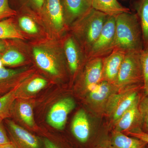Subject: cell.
I'll return each mask as SVG.
<instances>
[{
  "instance_id": "cell-1",
  "label": "cell",
  "mask_w": 148,
  "mask_h": 148,
  "mask_svg": "<svg viewBox=\"0 0 148 148\" xmlns=\"http://www.w3.org/2000/svg\"><path fill=\"white\" fill-rule=\"evenodd\" d=\"M116 21L115 49L125 53L142 51L144 44L142 29L137 14L124 12L115 17Z\"/></svg>"
},
{
  "instance_id": "cell-2",
  "label": "cell",
  "mask_w": 148,
  "mask_h": 148,
  "mask_svg": "<svg viewBox=\"0 0 148 148\" xmlns=\"http://www.w3.org/2000/svg\"><path fill=\"white\" fill-rule=\"evenodd\" d=\"M108 16L92 8L75 21L77 22L74 26V32L79 39L86 58L101 34Z\"/></svg>"
},
{
  "instance_id": "cell-3",
  "label": "cell",
  "mask_w": 148,
  "mask_h": 148,
  "mask_svg": "<svg viewBox=\"0 0 148 148\" xmlns=\"http://www.w3.org/2000/svg\"><path fill=\"white\" fill-rule=\"evenodd\" d=\"M141 51L126 52L114 84L116 87L123 88L139 84L143 81L141 66Z\"/></svg>"
},
{
  "instance_id": "cell-4",
  "label": "cell",
  "mask_w": 148,
  "mask_h": 148,
  "mask_svg": "<svg viewBox=\"0 0 148 148\" xmlns=\"http://www.w3.org/2000/svg\"><path fill=\"white\" fill-rule=\"evenodd\" d=\"M115 18L108 16L98 39L88 54L86 60L104 58L112 52L115 42Z\"/></svg>"
},
{
  "instance_id": "cell-5",
  "label": "cell",
  "mask_w": 148,
  "mask_h": 148,
  "mask_svg": "<svg viewBox=\"0 0 148 148\" xmlns=\"http://www.w3.org/2000/svg\"><path fill=\"white\" fill-rule=\"evenodd\" d=\"M75 106V101L71 98H65L58 101L52 106L48 114V123L55 129L62 130L65 127L68 115Z\"/></svg>"
},
{
  "instance_id": "cell-6",
  "label": "cell",
  "mask_w": 148,
  "mask_h": 148,
  "mask_svg": "<svg viewBox=\"0 0 148 148\" xmlns=\"http://www.w3.org/2000/svg\"><path fill=\"white\" fill-rule=\"evenodd\" d=\"M125 53L123 51L114 49L112 53L103 58V80L114 84Z\"/></svg>"
},
{
  "instance_id": "cell-7",
  "label": "cell",
  "mask_w": 148,
  "mask_h": 148,
  "mask_svg": "<svg viewBox=\"0 0 148 148\" xmlns=\"http://www.w3.org/2000/svg\"><path fill=\"white\" fill-rule=\"evenodd\" d=\"M92 0H60L64 19L73 22L82 17L92 8Z\"/></svg>"
},
{
  "instance_id": "cell-8",
  "label": "cell",
  "mask_w": 148,
  "mask_h": 148,
  "mask_svg": "<svg viewBox=\"0 0 148 148\" xmlns=\"http://www.w3.org/2000/svg\"><path fill=\"white\" fill-rule=\"evenodd\" d=\"M138 98V93L134 90H130L128 92L112 96L110 100V106L112 110V113L114 121L116 122Z\"/></svg>"
},
{
  "instance_id": "cell-9",
  "label": "cell",
  "mask_w": 148,
  "mask_h": 148,
  "mask_svg": "<svg viewBox=\"0 0 148 148\" xmlns=\"http://www.w3.org/2000/svg\"><path fill=\"white\" fill-rule=\"evenodd\" d=\"M103 60L101 58L86 60L83 81L85 86L89 90L103 80Z\"/></svg>"
},
{
  "instance_id": "cell-10",
  "label": "cell",
  "mask_w": 148,
  "mask_h": 148,
  "mask_svg": "<svg viewBox=\"0 0 148 148\" xmlns=\"http://www.w3.org/2000/svg\"><path fill=\"white\" fill-rule=\"evenodd\" d=\"M12 138L15 143L26 148H40L38 138L11 120L7 121Z\"/></svg>"
},
{
  "instance_id": "cell-11",
  "label": "cell",
  "mask_w": 148,
  "mask_h": 148,
  "mask_svg": "<svg viewBox=\"0 0 148 148\" xmlns=\"http://www.w3.org/2000/svg\"><path fill=\"white\" fill-rule=\"evenodd\" d=\"M41 10L43 11L57 31L59 32L63 29L65 19L60 0H44Z\"/></svg>"
},
{
  "instance_id": "cell-12",
  "label": "cell",
  "mask_w": 148,
  "mask_h": 148,
  "mask_svg": "<svg viewBox=\"0 0 148 148\" xmlns=\"http://www.w3.org/2000/svg\"><path fill=\"white\" fill-rule=\"evenodd\" d=\"M71 130L74 136L79 141L82 143L87 142L90 136V125L87 115L84 110H80L75 115Z\"/></svg>"
},
{
  "instance_id": "cell-13",
  "label": "cell",
  "mask_w": 148,
  "mask_h": 148,
  "mask_svg": "<svg viewBox=\"0 0 148 148\" xmlns=\"http://www.w3.org/2000/svg\"><path fill=\"white\" fill-rule=\"evenodd\" d=\"M33 54L37 65L40 69L51 75H58V62L51 53L42 48L36 47L33 49Z\"/></svg>"
},
{
  "instance_id": "cell-14",
  "label": "cell",
  "mask_w": 148,
  "mask_h": 148,
  "mask_svg": "<svg viewBox=\"0 0 148 148\" xmlns=\"http://www.w3.org/2000/svg\"><path fill=\"white\" fill-rule=\"evenodd\" d=\"M64 49L71 73H75L79 67L82 56L79 48L73 37H69L66 39Z\"/></svg>"
},
{
  "instance_id": "cell-15",
  "label": "cell",
  "mask_w": 148,
  "mask_h": 148,
  "mask_svg": "<svg viewBox=\"0 0 148 148\" xmlns=\"http://www.w3.org/2000/svg\"><path fill=\"white\" fill-rule=\"evenodd\" d=\"M115 86L106 80H102L90 88L89 98L92 104L95 106L102 105L109 99Z\"/></svg>"
},
{
  "instance_id": "cell-16",
  "label": "cell",
  "mask_w": 148,
  "mask_h": 148,
  "mask_svg": "<svg viewBox=\"0 0 148 148\" xmlns=\"http://www.w3.org/2000/svg\"><path fill=\"white\" fill-rule=\"evenodd\" d=\"M92 7L108 16L114 17L124 12H130L129 9L123 6L117 0H92Z\"/></svg>"
},
{
  "instance_id": "cell-17",
  "label": "cell",
  "mask_w": 148,
  "mask_h": 148,
  "mask_svg": "<svg viewBox=\"0 0 148 148\" xmlns=\"http://www.w3.org/2000/svg\"><path fill=\"white\" fill-rule=\"evenodd\" d=\"M138 103L139 98L115 122L116 130L122 132L131 128L140 114Z\"/></svg>"
},
{
  "instance_id": "cell-18",
  "label": "cell",
  "mask_w": 148,
  "mask_h": 148,
  "mask_svg": "<svg viewBox=\"0 0 148 148\" xmlns=\"http://www.w3.org/2000/svg\"><path fill=\"white\" fill-rule=\"evenodd\" d=\"M147 144L140 139L130 138L116 130L112 136V147L114 148H145Z\"/></svg>"
},
{
  "instance_id": "cell-19",
  "label": "cell",
  "mask_w": 148,
  "mask_h": 148,
  "mask_svg": "<svg viewBox=\"0 0 148 148\" xmlns=\"http://www.w3.org/2000/svg\"><path fill=\"white\" fill-rule=\"evenodd\" d=\"M19 73L18 70L0 68V94H6L11 90V88H14L13 86Z\"/></svg>"
},
{
  "instance_id": "cell-20",
  "label": "cell",
  "mask_w": 148,
  "mask_h": 148,
  "mask_svg": "<svg viewBox=\"0 0 148 148\" xmlns=\"http://www.w3.org/2000/svg\"><path fill=\"white\" fill-rule=\"evenodd\" d=\"M136 9L140 18L144 47L148 45V0H140Z\"/></svg>"
},
{
  "instance_id": "cell-21",
  "label": "cell",
  "mask_w": 148,
  "mask_h": 148,
  "mask_svg": "<svg viewBox=\"0 0 148 148\" xmlns=\"http://www.w3.org/2000/svg\"><path fill=\"white\" fill-rule=\"evenodd\" d=\"M4 39H24L11 18L0 21V40Z\"/></svg>"
},
{
  "instance_id": "cell-22",
  "label": "cell",
  "mask_w": 148,
  "mask_h": 148,
  "mask_svg": "<svg viewBox=\"0 0 148 148\" xmlns=\"http://www.w3.org/2000/svg\"><path fill=\"white\" fill-rule=\"evenodd\" d=\"M18 88L16 87L5 95L0 97V119L10 116L12 108L18 94Z\"/></svg>"
},
{
  "instance_id": "cell-23",
  "label": "cell",
  "mask_w": 148,
  "mask_h": 148,
  "mask_svg": "<svg viewBox=\"0 0 148 148\" xmlns=\"http://www.w3.org/2000/svg\"><path fill=\"white\" fill-rule=\"evenodd\" d=\"M16 110L21 120L30 127H33L35 125L34 114L32 106L27 102L18 103Z\"/></svg>"
},
{
  "instance_id": "cell-24",
  "label": "cell",
  "mask_w": 148,
  "mask_h": 148,
  "mask_svg": "<svg viewBox=\"0 0 148 148\" xmlns=\"http://www.w3.org/2000/svg\"><path fill=\"white\" fill-rule=\"evenodd\" d=\"M24 56L18 51L14 49H10L2 55L1 60L3 65L14 66L23 63Z\"/></svg>"
},
{
  "instance_id": "cell-25",
  "label": "cell",
  "mask_w": 148,
  "mask_h": 148,
  "mask_svg": "<svg viewBox=\"0 0 148 148\" xmlns=\"http://www.w3.org/2000/svg\"><path fill=\"white\" fill-rule=\"evenodd\" d=\"M19 26L24 32L30 34L38 33V29L34 21L30 16L24 15L18 19Z\"/></svg>"
},
{
  "instance_id": "cell-26",
  "label": "cell",
  "mask_w": 148,
  "mask_h": 148,
  "mask_svg": "<svg viewBox=\"0 0 148 148\" xmlns=\"http://www.w3.org/2000/svg\"><path fill=\"white\" fill-rule=\"evenodd\" d=\"M140 60L145 86L148 82V45L141 51Z\"/></svg>"
},
{
  "instance_id": "cell-27",
  "label": "cell",
  "mask_w": 148,
  "mask_h": 148,
  "mask_svg": "<svg viewBox=\"0 0 148 148\" xmlns=\"http://www.w3.org/2000/svg\"><path fill=\"white\" fill-rule=\"evenodd\" d=\"M16 14V11L10 6L8 0H0V20L10 18Z\"/></svg>"
},
{
  "instance_id": "cell-28",
  "label": "cell",
  "mask_w": 148,
  "mask_h": 148,
  "mask_svg": "<svg viewBox=\"0 0 148 148\" xmlns=\"http://www.w3.org/2000/svg\"><path fill=\"white\" fill-rule=\"evenodd\" d=\"M47 84L46 80L41 78H36L32 80L27 87V90L31 93H35L42 89Z\"/></svg>"
},
{
  "instance_id": "cell-29",
  "label": "cell",
  "mask_w": 148,
  "mask_h": 148,
  "mask_svg": "<svg viewBox=\"0 0 148 148\" xmlns=\"http://www.w3.org/2000/svg\"><path fill=\"white\" fill-rule=\"evenodd\" d=\"M127 134L133 138H138L148 144V132H143L141 130L128 131Z\"/></svg>"
},
{
  "instance_id": "cell-30",
  "label": "cell",
  "mask_w": 148,
  "mask_h": 148,
  "mask_svg": "<svg viewBox=\"0 0 148 148\" xmlns=\"http://www.w3.org/2000/svg\"><path fill=\"white\" fill-rule=\"evenodd\" d=\"M2 119H0V145L12 143L9 139L2 124Z\"/></svg>"
},
{
  "instance_id": "cell-31",
  "label": "cell",
  "mask_w": 148,
  "mask_h": 148,
  "mask_svg": "<svg viewBox=\"0 0 148 148\" xmlns=\"http://www.w3.org/2000/svg\"><path fill=\"white\" fill-rule=\"evenodd\" d=\"M141 110L146 129L148 130V98L144 101L143 106L141 108Z\"/></svg>"
},
{
  "instance_id": "cell-32",
  "label": "cell",
  "mask_w": 148,
  "mask_h": 148,
  "mask_svg": "<svg viewBox=\"0 0 148 148\" xmlns=\"http://www.w3.org/2000/svg\"><path fill=\"white\" fill-rule=\"evenodd\" d=\"M28 1L38 10H41L44 2V0H28Z\"/></svg>"
},
{
  "instance_id": "cell-33",
  "label": "cell",
  "mask_w": 148,
  "mask_h": 148,
  "mask_svg": "<svg viewBox=\"0 0 148 148\" xmlns=\"http://www.w3.org/2000/svg\"><path fill=\"white\" fill-rule=\"evenodd\" d=\"M45 148H58L51 141L47 139H45L44 141Z\"/></svg>"
},
{
  "instance_id": "cell-34",
  "label": "cell",
  "mask_w": 148,
  "mask_h": 148,
  "mask_svg": "<svg viewBox=\"0 0 148 148\" xmlns=\"http://www.w3.org/2000/svg\"><path fill=\"white\" fill-rule=\"evenodd\" d=\"M0 148H16V147L14 145L13 143H11L5 145H0Z\"/></svg>"
},
{
  "instance_id": "cell-35",
  "label": "cell",
  "mask_w": 148,
  "mask_h": 148,
  "mask_svg": "<svg viewBox=\"0 0 148 148\" xmlns=\"http://www.w3.org/2000/svg\"><path fill=\"white\" fill-rule=\"evenodd\" d=\"M6 48V45L4 43L0 41V52H2L5 50Z\"/></svg>"
},
{
  "instance_id": "cell-36",
  "label": "cell",
  "mask_w": 148,
  "mask_h": 148,
  "mask_svg": "<svg viewBox=\"0 0 148 148\" xmlns=\"http://www.w3.org/2000/svg\"><path fill=\"white\" fill-rule=\"evenodd\" d=\"M145 88L146 91H147V92L148 94V82L147 84L145 86Z\"/></svg>"
},
{
  "instance_id": "cell-37",
  "label": "cell",
  "mask_w": 148,
  "mask_h": 148,
  "mask_svg": "<svg viewBox=\"0 0 148 148\" xmlns=\"http://www.w3.org/2000/svg\"><path fill=\"white\" fill-rule=\"evenodd\" d=\"M101 148H114L113 147H102Z\"/></svg>"
},
{
  "instance_id": "cell-38",
  "label": "cell",
  "mask_w": 148,
  "mask_h": 148,
  "mask_svg": "<svg viewBox=\"0 0 148 148\" xmlns=\"http://www.w3.org/2000/svg\"><path fill=\"white\" fill-rule=\"evenodd\" d=\"M1 56H2L1 54V53H0V58H1Z\"/></svg>"
}]
</instances>
